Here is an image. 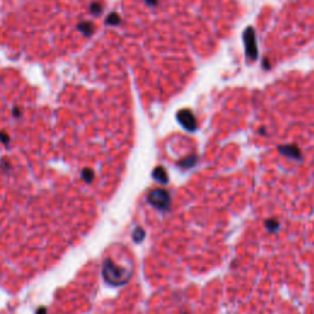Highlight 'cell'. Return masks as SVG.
Wrapping results in <instances>:
<instances>
[{"instance_id": "1", "label": "cell", "mask_w": 314, "mask_h": 314, "mask_svg": "<svg viewBox=\"0 0 314 314\" xmlns=\"http://www.w3.org/2000/svg\"><path fill=\"white\" fill-rule=\"evenodd\" d=\"M244 42L247 47V53L250 58L255 59L257 58V46H255V37L252 28H248L247 32L244 33Z\"/></svg>"}]
</instances>
